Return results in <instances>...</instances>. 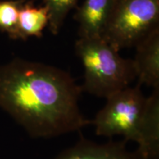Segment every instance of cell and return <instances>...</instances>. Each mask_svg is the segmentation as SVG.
Returning a JSON list of instances; mask_svg holds the SVG:
<instances>
[{
	"mask_svg": "<svg viewBox=\"0 0 159 159\" xmlns=\"http://www.w3.org/2000/svg\"><path fill=\"white\" fill-rule=\"evenodd\" d=\"M139 83L128 86L107 97L106 104L91 124L97 135L105 137L122 136L127 142H136L137 132L146 99Z\"/></svg>",
	"mask_w": 159,
	"mask_h": 159,
	"instance_id": "277c9868",
	"label": "cell"
},
{
	"mask_svg": "<svg viewBox=\"0 0 159 159\" xmlns=\"http://www.w3.org/2000/svg\"><path fill=\"white\" fill-rule=\"evenodd\" d=\"M78 0H43V5L49 11L48 28L53 35H57L71 10L77 7Z\"/></svg>",
	"mask_w": 159,
	"mask_h": 159,
	"instance_id": "30bf717a",
	"label": "cell"
},
{
	"mask_svg": "<svg viewBox=\"0 0 159 159\" xmlns=\"http://www.w3.org/2000/svg\"><path fill=\"white\" fill-rule=\"evenodd\" d=\"M159 29V0H114L101 37L116 50L135 47Z\"/></svg>",
	"mask_w": 159,
	"mask_h": 159,
	"instance_id": "3957f363",
	"label": "cell"
},
{
	"mask_svg": "<svg viewBox=\"0 0 159 159\" xmlns=\"http://www.w3.org/2000/svg\"><path fill=\"white\" fill-rule=\"evenodd\" d=\"M114 0H84L75 15L80 38L101 37Z\"/></svg>",
	"mask_w": 159,
	"mask_h": 159,
	"instance_id": "ba28073f",
	"label": "cell"
},
{
	"mask_svg": "<svg viewBox=\"0 0 159 159\" xmlns=\"http://www.w3.org/2000/svg\"><path fill=\"white\" fill-rule=\"evenodd\" d=\"M25 1L26 0L0 1V30L7 33L12 39L16 40L19 12Z\"/></svg>",
	"mask_w": 159,
	"mask_h": 159,
	"instance_id": "8fae6325",
	"label": "cell"
},
{
	"mask_svg": "<svg viewBox=\"0 0 159 159\" xmlns=\"http://www.w3.org/2000/svg\"><path fill=\"white\" fill-rule=\"evenodd\" d=\"M136 143V150L144 159L159 158V87L147 97L139 123Z\"/></svg>",
	"mask_w": 159,
	"mask_h": 159,
	"instance_id": "8992f818",
	"label": "cell"
},
{
	"mask_svg": "<svg viewBox=\"0 0 159 159\" xmlns=\"http://www.w3.org/2000/svg\"><path fill=\"white\" fill-rule=\"evenodd\" d=\"M49 11L44 5L37 7L33 0L25 1L19 12L16 39L26 41L30 37L40 38L49 25Z\"/></svg>",
	"mask_w": 159,
	"mask_h": 159,
	"instance_id": "9c48e42d",
	"label": "cell"
},
{
	"mask_svg": "<svg viewBox=\"0 0 159 159\" xmlns=\"http://www.w3.org/2000/svg\"><path fill=\"white\" fill-rule=\"evenodd\" d=\"M80 85L69 72L15 58L0 66V108L33 138H52L91 124L82 114Z\"/></svg>",
	"mask_w": 159,
	"mask_h": 159,
	"instance_id": "6da1fadb",
	"label": "cell"
},
{
	"mask_svg": "<svg viewBox=\"0 0 159 159\" xmlns=\"http://www.w3.org/2000/svg\"><path fill=\"white\" fill-rule=\"evenodd\" d=\"M75 49L84 69L83 92L107 98L137 78L133 59L120 56L102 37L80 38Z\"/></svg>",
	"mask_w": 159,
	"mask_h": 159,
	"instance_id": "7a4b0ae2",
	"label": "cell"
},
{
	"mask_svg": "<svg viewBox=\"0 0 159 159\" xmlns=\"http://www.w3.org/2000/svg\"><path fill=\"white\" fill-rule=\"evenodd\" d=\"M133 59L138 83L152 89L159 87V29L150 33L136 47Z\"/></svg>",
	"mask_w": 159,
	"mask_h": 159,
	"instance_id": "52a82bcc",
	"label": "cell"
},
{
	"mask_svg": "<svg viewBox=\"0 0 159 159\" xmlns=\"http://www.w3.org/2000/svg\"><path fill=\"white\" fill-rule=\"evenodd\" d=\"M127 143L123 139L97 144L81 136L74 146L63 150L55 159H144L136 150H129Z\"/></svg>",
	"mask_w": 159,
	"mask_h": 159,
	"instance_id": "5b68a950",
	"label": "cell"
}]
</instances>
